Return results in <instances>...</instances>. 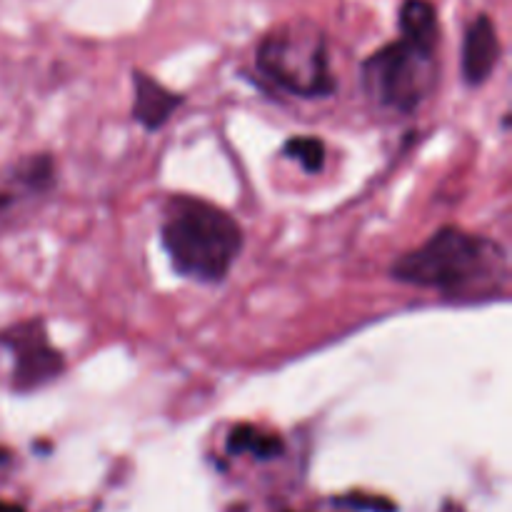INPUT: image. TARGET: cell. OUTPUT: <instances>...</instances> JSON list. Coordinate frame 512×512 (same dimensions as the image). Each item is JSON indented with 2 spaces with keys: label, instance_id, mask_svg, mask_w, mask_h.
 <instances>
[{
  "label": "cell",
  "instance_id": "obj_1",
  "mask_svg": "<svg viewBox=\"0 0 512 512\" xmlns=\"http://www.w3.org/2000/svg\"><path fill=\"white\" fill-rule=\"evenodd\" d=\"M398 283L435 288L455 298H488L508 280V255L495 240L443 228L390 268Z\"/></svg>",
  "mask_w": 512,
  "mask_h": 512
},
{
  "label": "cell",
  "instance_id": "obj_2",
  "mask_svg": "<svg viewBox=\"0 0 512 512\" xmlns=\"http://www.w3.org/2000/svg\"><path fill=\"white\" fill-rule=\"evenodd\" d=\"M160 240L183 278L220 283L243 250V228L218 205L193 195H173L165 203Z\"/></svg>",
  "mask_w": 512,
  "mask_h": 512
},
{
  "label": "cell",
  "instance_id": "obj_3",
  "mask_svg": "<svg viewBox=\"0 0 512 512\" xmlns=\"http://www.w3.org/2000/svg\"><path fill=\"white\" fill-rule=\"evenodd\" d=\"M258 68L270 83L298 98H325L335 93L323 30L305 20L280 25L265 35L258 48Z\"/></svg>",
  "mask_w": 512,
  "mask_h": 512
},
{
  "label": "cell",
  "instance_id": "obj_4",
  "mask_svg": "<svg viewBox=\"0 0 512 512\" xmlns=\"http://www.w3.org/2000/svg\"><path fill=\"white\" fill-rule=\"evenodd\" d=\"M438 50L400 38L375 50L363 63V88L373 103L395 113H415L433 93Z\"/></svg>",
  "mask_w": 512,
  "mask_h": 512
},
{
  "label": "cell",
  "instance_id": "obj_5",
  "mask_svg": "<svg viewBox=\"0 0 512 512\" xmlns=\"http://www.w3.org/2000/svg\"><path fill=\"white\" fill-rule=\"evenodd\" d=\"M0 345L8 348L15 358L13 388L18 393L43 388L58 378L65 368L63 353L53 348L40 320H25L0 333Z\"/></svg>",
  "mask_w": 512,
  "mask_h": 512
},
{
  "label": "cell",
  "instance_id": "obj_6",
  "mask_svg": "<svg viewBox=\"0 0 512 512\" xmlns=\"http://www.w3.org/2000/svg\"><path fill=\"white\" fill-rule=\"evenodd\" d=\"M500 38L490 15H478L465 30L463 78L468 85H483L500 60Z\"/></svg>",
  "mask_w": 512,
  "mask_h": 512
},
{
  "label": "cell",
  "instance_id": "obj_7",
  "mask_svg": "<svg viewBox=\"0 0 512 512\" xmlns=\"http://www.w3.org/2000/svg\"><path fill=\"white\" fill-rule=\"evenodd\" d=\"M135 98H133V118L143 125L145 130H158L173 118L175 110L183 105V95L165 88L160 80L150 78L143 70L133 73Z\"/></svg>",
  "mask_w": 512,
  "mask_h": 512
},
{
  "label": "cell",
  "instance_id": "obj_8",
  "mask_svg": "<svg viewBox=\"0 0 512 512\" xmlns=\"http://www.w3.org/2000/svg\"><path fill=\"white\" fill-rule=\"evenodd\" d=\"M400 33L410 43L438 50L440 25L435 5L428 0H405L400 8Z\"/></svg>",
  "mask_w": 512,
  "mask_h": 512
},
{
  "label": "cell",
  "instance_id": "obj_9",
  "mask_svg": "<svg viewBox=\"0 0 512 512\" xmlns=\"http://www.w3.org/2000/svg\"><path fill=\"white\" fill-rule=\"evenodd\" d=\"M228 453H250L260 460H270L283 453V440L278 435L260 433L253 425H238L228 438Z\"/></svg>",
  "mask_w": 512,
  "mask_h": 512
},
{
  "label": "cell",
  "instance_id": "obj_10",
  "mask_svg": "<svg viewBox=\"0 0 512 512\" xmlns=\"http://www.w3.org/2000/svg\"><path fill=\"white\" fill-rule=\"evenodd\" d=\"M285 155L298 160L305 173H320L325 163V145L320 138L313 135H295L285 143Z\"/></svg>",
  "mask_w": 512,
  "mask_h": 512
},
{
  "label": "cell",
  "instance_id": "obj_11",
  "mask_svg": "<svg viewBox=\"0 0 512 512\" xmlns=\"http://www.w3.org/2000/svg\"><path fill=\"white\" fill-rule=\"evenodd\" d=\"M18 178L33 190L50 188V185H53V163H50L48 155H38V158H30L28 163L20 168Z\"/></svg>",
  "mask_w": 512,
  "mask_h": 512
},
{
  "label": "cell",
  "instance_id": "obj_12",
  "mask_svg": "<svg viewBox=\"0 0 512 512\" xmlns=\"http://www.w3.org/2000/svg\"><path fill=\"white\" fill-rule=\"evenodd\" d=\"M340 505H348V508L365 510V512H395V503L390 500L378 498V495H348V498L340 500Z\"/></svg>",
  "mask_w": 512,
  "mask_h": 512
},
{
  "label": "cell",
  "instance_id": "obj_13",
  "mask_svg": "<svg viewBox=\"0 0 512 512\" xmlns=\"http://www.w3.org/2000/svg\"><path fill=\"white\" fill-rule=\"evenodd\" d=\"M0 512H25V510L20 508V505H13V503H3V500H0Z\"/></svg>",
  "mask_w": 512,
  "mask_h": 512
},
{
  "label": "cell",
  "instance_id": "obj_14",
  "mask_svg": "<svg viewBox=\"0 0 512 512\" xmlns=\"http://www.w3.org/2000/svg\"><path fill=\"white\" fill-rule=\"evenodd\" d=\"M0 460H5V453H3V450H0Z\"/></svg>",
  "mask_w": 512,
  "mask_h": 512
}]
</instances>
